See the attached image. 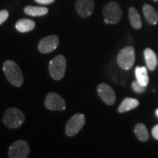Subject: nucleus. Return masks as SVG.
Here are the masks:
<instances>
[{
    "label": "nucleus",
    "instance_id": "obj_1",
    "mask_svg": "<svg viewBox=\"0 0 158 158\" xmlns=\"http://www.w3.org/2000/svg\"><path fill=\"white\" fill-rule=\"evenodd\" d=\"M3 71L6 78L13 86L20 87L23 83L22 71L16 63L12 60H6L3 64Z\"/></svg>",
    "mask_w": 158,
    "mask_h": 158
},
{
    "label": "nucleus",
    "instance_id": "obj_2",
    "mask_svg": "<svg viewBox=\"0 0 158 158\" xmlns=\"http://www.w3.org/2000/svg\"><path fill=\"white\" fill-rule=\"evenodd\" d=\"M24 120L25 116L23 112L16 108H8L3 116V122L6 127L13 129L21 127Z\"/></svg>",
    "mask_w": 158,
    "mask_h": 158
},
{
    "label": "nucleus",
    "instance_id": "obj_3",
    "mask_svg": "<svg viewBox=\"0 0 158 158\" xmlns=\"http://www.w3.org/2000/svg\"><path fill=\"white\" fill-rule=\"evenodd\" d=\"M67 61L62 55H58L49 62V73L51 78L56 81L62 79L66 70Z\"/></svg>",
    "mask_w": 158,
    "mask_h": 158
},
{
    "label": "nucleus",
    "instance_id": "obj_4",
    "mask_svg": "<svg viewBox=\"0 0 158 158\" xmlns=\"http://www.w3.org/2000/svg\"><path fill=\"white\" fill-rule=\"evenodd\" d=\"M135 50L132 46H127L118 52L117 55V63L123 70H127L133 68L135 63Z\"/></svg>",
    "mask_w": 158,
    "mask_h": 158
},
{
    "label": "nucleus",
    "instance_id": "obj_5",
    "mask_svg": "<svg viewBox=\"0 0 158 158\" xmlns=\"http://www.w3.org/2000/svg\"><path fill=\"white\" fill-rule=\"evenodd\" d=\"M104 18L109 21V23L116 24L119 22L122 19V11L121 7L117 2L114 1L108 2L104 6L102 10Z\"/></svg>",
    "mask_w": 158,
    "mask_h": 158
},
{
    "label": "nucleus",
    "instance_id": "obj_6",
    "mask_svg": "<svg viewBox=\"0 0 158 158\" xmlns=\"http://www.w3.org/2000/svg\"><path fill=\"white\" fill-rule=\"evenodd\" d=\"M86 122V117L83 114H76L68 120L65 126V133L69 137H73L82 129Z\"/></svg>",
    "mask_w": 158,
    "mask_h": 158
},
{
    "label": "nucleus",
    "instance_id": "obj_7",
    "mask_svg": "<svg viewBox=\"0 0 158 158\" xmlns=\"http://www.w3.org/2000/svg\"><path fill=\"white\" fill-rule=\"evenodd\" d=\"M29 153V147L27 142L18 140L12 143L8 149V157L10 158H26Z\"/></svg>",
    "mask_w": 158,
    "mask_h": 158
},
{
    "label": "nucleus",
    "instance_id": "obj_8",
    "mask_svg": "<svg viewBox=\"0 0 158 158\" xmlns=\"http://www.w3.org/2000/svg\"><path fill=\"white\" fill-rule=\"evenodd\" d=\"M45 106L51 110H64L66 108V102L59 94L50 92L45 97Z\"/></svg>",
    "mask_w": 158,
    "mask_h": 158
},
{
    "label": "nucleus",
    "instance_id": "obj_9",
    "mask_svg": "<svg viewBox=\"0 0 158 158\" xmlns=\"http://www.w3.org/2000/svg\"><path fill=\"white\" fill-rule=\"evenodd\" d=\"M59 44L58 36L49 35L41 39L38 43V50L41 54H48L56 50Z\"/></svg>",
    "mask_w": 158,
    "mask_h": 158
},
{
    "label": "nucleus",
    "instance_id": "obj_10",
    "mask_svg": "<svg viewBox=\"0 0 158 158\" xmlns=\"http://www.w3.org/2000/svg\"><path fill=\"white\" fill-rule=\"evenodd\" d=\"M98 95L102 99V101L108 106H112L115 103L116 94L109 85L102 83L99 84L97 88Z\"/></svg>",
    "mask_w": 158,
    "mask_h": 158
},
{
    "label": "nucleus",
    "instance_id": "obj_11",
    "mask_svg": "<svg viewBox=\"0 0 158 158\" xmlns=\"http://www.w3.org/2000/svg\"><path fill=\"white\" fill-rule=\"evenodd\" d=\"M76 10L78 14L82 18H88L93 13L94 10V0H77Z\"/></svg>",
    "mask_w": 158,
    "mask_h": 158
},
{
    "label": "nucleus",
    "instance_id": "obj_12",
    "mask_svg": "<svg viewBox=\"0 0 158 158\" xmlns=\"http://www.w3.org/2000/svg\"><path fill=\"white\" fill-rule=\"evenodd\" d=\"M143 13L150 24H157L158 22V13L152 6L149 4H145L143 7Z\"/></svg>",
    "mask_w": 158,
    "mask_h": 158
},
{
    "label": "nucleus",
    "instance_id": "obj_13",
    "mask_svg": "<svg viewBox=\"0 0 158 158\" xmlns=\"http://www.w3.org/2000/svg\"><path fill=\"white\" fill-rule=\"evenodd\" d=\"M143 54L148 69L151 71L155 70L157 66V59L155 51L148 48L144 50Z\"/></svg>",
    "mask_w": 158,
    "mask_h": 158
},
{
    "label": "nucleus",
    "instance_id": "obj_14",
    "mask_svg": "<svg viewBox=\"0 0 158 158\" xmlns=\"http://www.w3.org/2000/svg\"><path fill=\"white\" fill-rule=\"evenodd\" d=\"M35 23L34 21L30 19H20L15 23V29L20 32L25 33L35 29Z\"/></svg>",
    "mask_w": 158,
    "mask_h": 158
},
{
    "label": "nucleus",
    "instance_id": "obj_15",
    "mask_svg": "<svg viewBox=\"0 0 158 158\" xmlns=\"http://www.w3.org/2000/svg\"><path fill=\"white\" fill-rule=\"evenodd\" d=\"M138 105H139V101L138 100L131 98H127L122 100L118 108V111L119 113H124V112H127L128 110L138 107Z\"/></svg>",
    "mask_w": 158,
    "mask_h": 158
},
{
    "label": "nucleus",
    "instance_id": "obj_16",
    "mask_svg": "<svg viewBox=\"0 0 158 158\" xmlns=\"http://www.w3.org/2000/svg\"><path fill=\"white\" fill-rule=\"evenodd\" d=\"M136 81L143 86H147L149 84V76L146 67H136L135 70Z\"/></svg>",
    "mask_w": 158,
    "mask_h": 158
},
{
    "label": "nucleus",
    "instance_id": "obj_17",
    "mask_svg": "<svg viewBox=\"0 0 158 158\" xmlns=\"http://www.w3.org/2000/svg\"><path fill=\"white\" fill-rule=\"evenodd\" d=\"M129 19L130 23L134 29H139L142 27L141 16L135 7H131L129 9Z\"/></svg>",
    "mask_w": 158,
    "mask_h": 158
},
{
    "label": "nucleus",
    "instance_id": "obj_18",
    "mask_svg": "<svg viewBox=\"0 0 158 158\" xmlns=\"http://www.w3.org/2000/svg\"><path fill=\"white\" fill-rule=\"evenodd\" d=\"M23 10L26 14L31 16H43L48 13V9L47 7L36 6H27Z\"/></svg>",
    "mask_w": 158,
    "mask_h": 158
},
{
    "label": "nucleus",
    "instance_id": "obj_19",
    "mask_svg": "<svg viewBox=\"0 0 158 158\" xmlns=\"http://www.w3.org/2000/svg\"><path fill=\"white\" fill-rule=\"evenodd\" d=\"M134 133H135L136 137L138 138V139L139 141L145 142L149 140V133H148V130L147 129V127L145 126V124L142 123L136 124L135 129H134Z\"/></svg>",
    "mask_w": 158,
    "mask_h": 158
},
{
    "label": "nucleus",
    "instance_id": "obj_20",
    "mask_svg": "<svg viewBox=\"0 0 158 158\" xmlns=\"http://www.w3.org/2000/svg\"><path fill=\"white\" fill-rule=\"evenodd\" d=\"M146 87H147V86H142V85L140 84L137 81L132 83V88H133V91L136 92V93H143V92H145Z\"/></svg>",
    "mask_w": 158,
    "mask_h": 158
},
{
    "label": "nucleus",
    "instance_id": "obj_21",
    "mask_svg": "<svg viewBox=\"0 0 158 158\" xmlns=\"http://www.w3.org/2000/svg\"><path fill=\"white\" fill-rule=\"evenodd\" d=\"M8 16H9V13L7 10H3L0 11V25L2 24V23L5 22L6 20L7 19Z\"/></svg>",
    "mask_w": 158,
    "mask_h": 158
},
{
    "label": "nucleus",
    "instance_id": "obj_22",
    "mask_svg": "<svg viewBox=\"0 0 158 158\" xmlns=\"http://www.w3.org/2000/svg\"><path fill=\"white\" fill-rule=\"evenodd\" d=\"M35 1L41 5H49V4L54 2L55 0H35Z\"/></svg>",
    "mask_w": 158,
    "mask_h": 158
},
{
    "label": "nucleus",
    "instance_id": "obj_23",
    "mask_svg": "<svg viewBox=\"0 0 158 158\" xmlns=\"http://www.w3.org/2000/svg\"><path fill=\"white\" fill-rule=\"evenodd\" d=\"M152 134L153 137L155 138L156 140H158V124L155 125L153 127L152 131Z\"/></svg>",
    "mask_w": 158,
    "mask_h": 158
},
{
    "label": "nucleus",
    "instance_id": "obj_24",
    "mask_svg": "<svg viewBox=\"0 0 158 158\" xmlns=\"http://www.w3.org/2000/svg\"><path fill=\"white\" fill-rule=\"evenodd\" d=\"M155 113H156V115H157V117H158V108H157V110H156Z\"/></svg>",
    "mask_w": 158,
    "mask_h": 158
},
{
    "label": "nucleus",
    "instance_id": "obj_25",
    "mask_svg": "<svg viewBox=\"0 0 158 158\" xmlns=\"http://www.w3.org/2000/svg\"><path fill=\"white\" fill-rule=\"evenodd\" d=\"M153 1H155V2H157L158 0H153Z\"/></svg>",
    "mask_w": 158,
    "mask_h": 158
}]
</instances>
